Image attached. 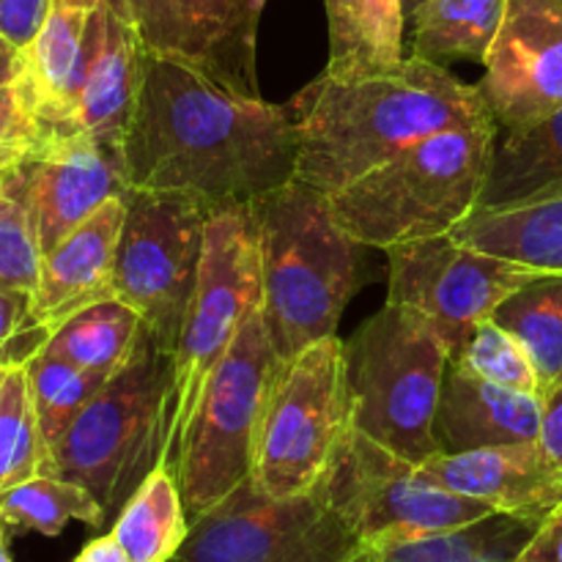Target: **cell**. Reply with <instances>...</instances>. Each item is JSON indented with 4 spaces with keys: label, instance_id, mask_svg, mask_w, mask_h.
<instances>
[{
    "label": "cell",
    "instance_id": "cell-1",
    "mask_svg": "<svg viewBox=\"0 0 562 562\" xmlns=\"http://www.w3.org/2000/svg\"><path fill=\"white\" fill-rule=\"evenodd\" d=\"M121 151L130 190L181 192L214 209L256 203L289 184L300 130L289 108L146 53Z\"/></svg>",
    "mask_w": 562,
    "mask_h": 562
},
{
    "label": "cell",
    "instance_id": "cell-2",
    "mask_svg": "<svg viewBox=\"0 0 562 562\" xmlns=\"http://www.w3.org/2000/svg\"><path fill=\"white\" fill-rule=\"evenodd\" d=\"M300 130L294 179L335 195L412 143L456 126L497 124L477 86L409 55L360 80L322 75L289 102Z\"/></svg>",
    "mask_w": 562,
    "mask_h": 562
},
{
    "label": "cell",
    "instance_id": "cell-3",
    "mask_svg": "<svg viewBox=\"0 0 562 562\" xmlns=\"http://www.w3.org/2000/svg\"><path fill=\"white\" fill-rule=\"evenodd\" d=\"M263 318L280 360L333 338L360 285L362 245L333 217L329 198L291 179L256 201Z\"/></svg>",
    "mask_w": 562,
    "mask_h": 562
},
{
    "label": "cell",
    "instance_id": "cell-4",
    "mask_svg": "<svg viewBox=\"0 0 562 562\" xmlns=\"http://www.w3.org/2000/svg\"><path fill=\"white\" fill-rule=\"evenodd\" d=\"M497 124L456 126L412 143L329 198L333 217L362 247L453 234L481 203Z\"/></svg>",
    "mask_w": 562,
    "mask_h": 562
},
{
    "label": "cell",
    "instance_id": "cell-5",
    "mask_svg": "<svg viewBox=\"0 0 562 562\" xmlns=\"http://www.w3.org/2000/svg\"><path fill=\"white\" fill-rule=\"evenodd\" d=\"M173 412V357L143 329L137 349L82 406L49 456L44 475L80 483L104 514L124 508L165 453Z\"/></svg>",
    "mask_w": 562,
    "mask_h": 562
},
{
    "label": "cell",
    "instance_id": "cell-6",
    "mask_svg": "<svg viewBox=\"0 0 562 562\" xmlns=\"http://www.w3.org/2000/svg\"><path fill=\"white\" fill-rule=\"evenodd\" d=\"M453 349L431 322L384 305L346 340L351 426L415 464L439 453V393Z\"/></svg>",
    "mask_w": 562,
    "mask_h": 562
},
{
    "label": "cell",
    "instance_id": "cell-7",
    "mask_svg": "<svg viewBox=\"0 0 562 562\" xmlns=\"http://www.w3.org/2000/svg\"><path fill=\"white\" fill-rule=\"evenodd\" d=\"M280 368L283 360L269 338L263 302H258L231 349L209 373L176 453V477L190 521L201 519L250 481L258 426Z\"/></svg>",
    "mask_w": 562,
    "mask_h": 562
},
{
    "label": "cell",
    "instance_id": "cell-8",
    "mask_svg": "<svg viewBox=\"0 0 562 562\" xmlns=\"http://www.w3.org/2000/svg\"><path fill=\"white\" fill-rule=\"evenodd\" d=\"M261 241L256 203L214 206L206 220L198 283L173 351V412L162 459L181 448L209 373L239 335L247 313L261 302Z\"/></svg>",
    "mask_w": 562,
    "mask_h": 562
},
{
    "label": "cell",
    "instance_id": "cell-9",
    "mask_svg": "<svg viewBox=\"0 0 562 562\" xmlns=\"http://www.w3.org/2000/svg\"><path fill=\"white\" fill-rule=\"evenodd\" d=\"M349 431L346 344L333 335L280 368L258 426L250 483L278 499L316 492Z\"/></svg>",
    "mask_w": 562,
    "mask_h": 562
},
{
    "label": "cell",
    "instance_id": "cell-10",
    "mask_svg": "<svg viewBox=\"0 0 562 562\" xmlns=\"http://www.w3.org/2000/svg\"><path fill=\"white\" fill-rule=\"evenodd\" d=\"M212 206L181 192L126 195L110 294L140 316L154 346L173 357L198 283Z\"/></svg>",
    "mask_w": 562,
    "mask_h": 562
},
{
    "label": "cell",
    "instance_id": "cell-11",
    "mask_svg": "<svg viewBox=\"0 0 562 562\" xmlns=\"http://www.w3.org/2000/svg\"><path fill=\"white\" fill-rule=\"evenodd\" d=\"M316 494L360 543L409 541L497 514L477 499L431 483L420 464L384 448L355 426Z\"/></svg>",
    "mask_w": 562,
    "mask_h": 562
},
{
    "label": "cell",
    "instance_id": "cell-12",
    "mask_svg": "<svg viewBox=\"0 0 562 562\" xmlns=\"http://www.w3.org/2000/svg\"><path fill=\"white\" fill-rule=\"evenodd\" d=\"M357 547L316 492L278 499L247 481L190 521L173 562H344Z\"/></svg>",
    "mask_w": 562,
    "mask_h": 562
},
{
    "label": "cell",
    "instance_id": "cell-13",
    "mask_svg": "<svg viewBox=\"0 0 562 562\" xmlns=\"http://www.w3.org/2000/svg\"><path fill=\"white\" fill-rule=\"evenodd\" d=\"M390 305L409 307L459 349L477 322L492 316L514 291L538 278V269L475 250L453 234L406 241L387 250Z\"/></svg>",
    "mask_w": 562,
    "mask_h": 562
},
{
    "label": "cell",
    "instance_id": "cell-14",
    "mask_svg": "<svg viewBox=\"0 0 562 562\" xmlns=\"http://www.w3.org/2000/svg\"><path fill=\"white\" fill-rule=\"evenodd\" d=\"M148 55L179 60L231 91L261 97L258 22L267 0H108Z\"/></svg>",
    "mask_w": 562,
    "mask_h": 562
},
{
    "label": "cell",
    "instance_id": "cell-15",
    "mask_svg": "<svg viewBox=\"0 0 562 562\" xmlns=\"http://www.w3.org/2000/svg\"><path fill=\"white\" fill-rule=\"evenodd\" d=\"M483 66L477 91L505 135L562 110V0H508Z\"/></svg>",
    "mask_w": 562,
    "mask_h": 562
},
{
    "label": "cell",
    "instance_id": "cell-16",
    "mask_svg": "<svg viewBox=\"0 0 562 562\" xmlns=\"http://www.w3.org/2000/svg\"><path fill=\"white\" fill-rule=\"evenodd\" d=\"M121 140L93 132H49L22 159V192L42 258L110 198L130 195Z\"/></svg>",
    "mask_w": 562,
    "mask_h": 562
},
{
    "label": "cell",
    "instance_id": "cell-17",
    "mask_svg": "<svg viewBox=\"0 0 562 562\" xmlns=\"http://www.w3.org/2000/svg\"><path fill=\"white\" fill-rule=\"evenodd\" d=\"M420 470L437 486L477 499L497 514L541 521L562 505V470L541 442L437 453Z\"/></svg>",
    "mask_w": 562,
    "mask_h": 562
},
{
    "label": "cell",
    "instance_id": "cell-18",
    "mask_svg": "<svg viewBox=\"0 0 562 562\" xmlns=\"http://www.w3.org/2000/svg\"><path fill=\"white\" fill-rule=\"evenodd\" d=\"M143 58L146 49L130 22L108 0H97L88 20L75 102L58 132L124 137V126L140 91Z\"/></svg>",
    "mask_w": 562,
    "mask_h": 562
},
{
    "label": "cell",
    "instance_id": "cell-19",
    "mask_svg": "<svg viewBox=\"0 0 562 562\" xmlns=\"http://www.w3.org/2000/svg\"><path fill=\"white\" fill-rule=\"evenodd\" d=\"M124 220L126 198H110L42 258L38 285L31 296V324L53 333L71 313L113 296L110 280Z\"/></svg>",
    "mask_w": 562,
    "mask_h": 562
},
{
    "label": "cell",
    "instance_id": "cell-20",
    "mask_svg": "<svg viewBox=\"0 0 562 562\" xmlns=\"http://www.w3.org/2000/svg\"><path fill=\"white\" fill-rule=\"evenodd\" d=\"M538 434L541 398L536 393L499 387L450 360L434 417L439 453L538 442Z\"/></svg>",
    "mask_w": 562,
    "mask_h": 562
},
{
    "label": "cell",
    "instance_id": "cell-21",
    "mask_svg": "<svg viewBox=\"0 0 562 562\" xmlns=\"http://www.w3.org/2000/svg\"><path fill=\"white\" fill-rule=\"evenodd\" d=\"M93 5L97 0H53L36 38L25 47L20 82L47 132H58L69 119Z\"/></svg>",
    "mask_w": 562,
    "mask_h": 562
},
{
    "label": "cell",
    "instance_id": "cell-22",
    "mask_svg": "<svg viewBox=\"0 0 562 562\" xmlns=\"http://www.w3.org/2000/svg\"><path fill=\"white\" fill-rule=\"evenodd\" d=\"M453 236L505 261L562 274V184L510 206L475 209Z\"/></svg>",
    "mask_w": 562,
    "mask_h": 562
},
{
    "label": "cell",
    "instance_id": "cell-23",
    "mask_svg": "<svg viewBox=\"0 0 562 562\" xmlns=\"http://www.w3.org/2000/svg\"><path fill=\"white\" fill-rule=\"evenodd\" d=\"M324 11L329 25L327 77L360 80L404 64L401 0H324Z\"/></svg>",
    "mask_w": 562,
    "mask_h": 562
},
{
    "label": "cell",
    "instance_id": "cell-24",
    "mask_svg": "<svg viewBox=\"0 0 562 562\" xmlns=\"http://www.w3.org/2000/svg\"><path fill=\"white\" fill-rule=\"evenodd\" d=\"M536 519L492 514L456 530L393 543H360L344 562H514Z\"/></svg>",
    "mask_w": 562,
    "mask_h": 562
},
{
    "label": "cell",
    "instance_id": "cell-25",
    "mask_svg": "<svg viewBox=\"0 0 562 562\" xmlns=\"http://www.w3.org/2000/svg\"><path fill=\"white\" fill-rule=\"evenodd\" d=\"M132 562H173L190 536L176 467L159 459L110 527Z\"/></svg>",
    "mask_w": 562,
    "mask_h": 562
},
{
    "label": "cell",
    "instance_id": "cell-26",
    "mask_svg": "<svg viewBox=\"0 0 562 562\" xmlns=\"http://www.w3.org/2000/svg\"><path fill=\"white\" fill-rule=\"evenodd\" d=\"M505 5L508 0H428L409 16L412 55L442 66L459 58L486 64Z\"/></svg>",
    "mask_w": 562,
    "mask_h": 562
},
{
    "label": "cell",
    "instance_id": "cell-27",
    "mask_svg": "<svg viewBox=\"0 0 562 562\" xmlns=\"http://www.w3.org/2000/svg\"><path fill=\"white\" fill-rule=\"evenodd\" d=\"M554 184H562V110L497 143L477 209L510 206Z\"/></svg>",
    "mask_w": 562,
    "mask_h": 562
},
{
    "label": "cell",
    "instance_id": "cell-28",
    "mask_svg": "<svg viewBox=\"0 0 562 562\" xmlns=\"http://www.w3.org/2000/svg\"><path fill=\"white\" fill-rule=\"evenodd\" d=\"M143 322L132 307L119 300H102L71 313L66 322L49 333L44 349L77 368L102 376H113L126 366L137 340L143 335Z\"/></svg>",
    "mask_w": 562,
    "mask_h": 562
},
{
    "label": "cell",
    "instance_id": "cell-29",
    "mask_svg": "<svg viewBox=\"0 0 562 562\" xmlns=\"http://www.w3.org/2000/svg\"><path fill=\"white\" fill-rule=\"evenodd\" d=\"M492 318L525 346L541 390L558 382L562 376V274L541 272L514 291Z\"/></svg>",
    "mask_w": 562,
    "mask_h": 562
},
{
    "label": "cell",
    "instance_id": "cell-30",
    "mask_svg": "<svg viewBox=\"0 0 562 562\" xmlns=\"http://www.w3.org/2000/svg\"><path fill=\"white\" fill-rule=\"evenodd\" d=\"M27 393H31L33 415L38 426V442H42V475L53 456L55 445L66 434V428L75 423L82 406L99 393L110 376L91 373L77 368L75 362L64 360L58 355H49L47 349L36 351L25 362Z\"/></svg>",
    "mask_w": 562,
    "mask_h": 562
},
{
    "label": "cell",
    "instance_id": "cell-31",
    "mask_svg": "<svg viewBox=\"0 0 562 562\" xmlns=\"http://www.w3.org/2000/svg\"><path fill=\"white\" fill-rule=\"evenodd\" d=\"M0 519L5 527L55 538L66 530L69 521L102 527L108 514L80 483L55 475H36L0 497Z\"/></svg>",
    "mask_w": 562,
    "mask_h": 562
},
{
    "label": "cell",
    "instance_id": "cell-32",
    "mask_svg": "<svg viewBox=\"0 0 562 562\" xmlns=\"http://www.w3.org/2000/svg\"><path fill=\"white\" fill-rule=\"evenodd\" d=\"M36 475H42V442L25 366H16L0 393V497Z\"/></svg>",
    "mask_w": 562,
    "mask_h": 562
},
{
    "label": "cell",
    "instance_id": "cell-33",
    "mask_svg": "<svg viewBox=\"0 0 562 562\" xmlns=\"http://www.w3.org/2000/svg\"><path fill=\"white\" fill-rule=\"evenodd\" d=\"M42 272V247L22 192L20 165L0 181V291L33 296Z\"/></svg>",
    "mask_w": 562,
    "mask_h": 562
},
{
    "label": "cell",
    "instance_id": "cell-34",
    "mask_svg": "<svg viewBox=\"0 0 562 562\" xmlns=\"http://www.w3.org/2000/svg\"><path fill=\"white\" fill-rule=\"evenodd\" d=\"M453 362H461L472 373L483 376L486 382L499 384V387L521 390V393L536 395L541 390L538 373L532 368V360L525 351V346L508 329L499 327L492 316L477 322L464 335V340L456 349Z\"/></svg>",
    "mask_w": 562,
    "mask_h": 562
},
{
    "label": "cell",
    "instance_id": "cell-35",
    "mask_svg": "<svg viewBox=\"0 0 562 562\" xmlns=\"http://www.w3.org/2000/svg\"><path fill=\"white\" fill-rule=\"evenodd\" d=\"M49 132L38 121L22 82L0 88V146L11 143H38Z\"/></svg>",
    "mask_w": 562,
    "mask_h": 562
},
{
    "label": "cell",
    "instance_id": "cell-36",
    "mask_svg": "<svg viewBox=\"0 0 562 562\" xmlns=\"http://www.w3.org/2000/svg\"><path fill=\"white\" fill-rule=\"evenodd\" d=\"M53 0H0V33L25 49L36 38Z\"/></svg>",
    "mask_w": 562,
    "mask_h": 562
},
{
    "label": "cell",
    "instance_id": "cell-37",
    "mask_svg": "<svg viewBox=\"0 0 562 562\" xmlns=\"http://www.w3.org/2000/svg\"><path fill=\"white\" fill-rule=\"evenodd\" d=\"M514 562H562V505L538 521Z\"/></svg>",
    "mask_w": 562,
    "mask_h": 562
},
{
    "label": "cell",
    "instance_id": "cell-38",
    "mask_svg": "<svg viewBox=\"0 0 562 562\" xmlns=\"http://www.w3.org/2000/svg\"><path fill=\"white\" fill-rule=\"evenodd\" d=\"M541 398V434L538 442L562 470V376L538 393Z\"/></svg>",
    "mask_w": 562,
    "mask_h": 562
},
{
    "label": "cell",
    "instance_id": "cell-39",
    "mask_svg": "<svg viewBox=\"0 0 562 562\" xmlns=\"http://www.w3.org/2000/svg\"><path fill=\"white\" fill-rule=\"evenodd\" d=\"M22 327H31V296L0 291V346Z\"/></svg>",
    "mask_w": 562,
    "mask_h": 562
},
{
    "label": "cell",
    "instance_id": "cell-40",
    "mask_svg": "<svg viewBox=\"0 0 562 562\" xmlns=\"http://www.w3.org/2000/svg\"><path fill=\"white\" fill-rule=\"evenodd\" d=\"M25 75V49L0 33V88L16 86Z\"/></svg>",
    "mask_w": 562,
    "mask_h": 562
},
{
    "label": "cell",
    "instance_id": "cell-41",
    "mask_svg": "<svg viewBox=\"0 0 562 562\" xmlns=\"http://www.w3.org/2000/svg\"><path fill=\"white\" fill-rule=\"evenodd\" d=\"M71 562H132L126 558V552L121 549V543L115 541L113 532H108V536H99L93 538V541H88L86 547L80 549V554H77Z\"/></svg>",
    "mask_w": 562,
    "mask_h": 562
},
{
    "label": "cell",
    "instance_id": "cell-42",
    "mask_svg": "<svg viewBox=\"0 0 562 562\" xmlns=\"http://www.w3.org/2000/svg\"><path fill=\"white\" fill-rule=\"evenodd\" d=\"M36 143H11V146H0V170H11L33 151Z\"/></svg>",
    "mask_w": 562,
    "mask_h": 562
},
{
    "label": "cell",
    "instance_id": "cell-43",
    "mask_svg": "<svg viewBox=\"0 0 562 562\" xmlns=\"http://www.w3.org/2000/svg\"><path fill=\"white\" fill-rule=\"evenodd\" d=\"M0 562H14L9 552V538H5V525L3 519H0Z\"/></svg>",
    "mask_w": 562,
    "mask_h": 562
},
{
    "label": "cell",
    "instance_id": "cell-44",
    "mask_svg": "<svg viewBox=\"0 0 562 562\" xmlns=\"http://www.w3.org/2000/svg\"><path fill=\"white\" fill-rule=\"evenodd\" d=\"M428 0H401V5H404V16H406V22H409V16L415 14L417 9H420V5H426Z\"/></svg>",
    "mask_w": 562,
    "mask_h": 562
},
{
    "label": "cell",
    "instance_id": "cell-45",
    "mask_svg": "<svg viewBox=\"0 0 562 562\" xmlns=\"http://www.w3.org/2000/svg\"><path fill=\"white\" fill-rule=\"evenodd\" d=\"M9 373H11V366H5V362L0 360V393H3V384L5 379H9Z\"/></svg>",
    "mask_w": 562,
    "mask_h": 562
},
{
    "label": "cell",
    "instance_id": "cell-46",
    "mask_svg": "<svg viewBox=\"0 0 562 562\" xmlns=\"http://www.w3.org/2000/svg\"><path fill=\"white\" fill-rule=\"evenodd\" d=\"M5 173H9V170H0V181H3V179H5Z\"/></svg>",
    "mask_w": 562,
    "mask_h": 562
}]
</instances>
